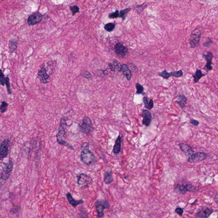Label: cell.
I'll return each instance as SVG.
<instances>
[{"mask_svg": "<svg viewBox=\"0 0 218 218\" xmlns=\"http://www.w3.org/2000/svg\"><path fill=\"white\" fill-rule=\"evenodd\" d=\"M82 146L83 148L80 155L81 161L82 162L86 165H90L96 162V158L89 148L88 144L86 143L85 146L84 145Z\"/></svg>", "mask_w": 218, "mask_h": 218, "instance_id": "1", "label": "cell"}, {"mask_svg": "<svg viewBox=\"0 0 218 218\" xmlns=\"http://www.w3.org/2000/svg\"><path fill=\"white\" fill-rule=\"evenodd\" d=\"M67 122L66 121L64 118H62L61 119V122H60V127L58 129V132L57 134L56 137L57 140L59 144H62L68 146L69 148L71 149H74L73 146L69 144L68 142H66L65 140V136L66 132H65V129L67 127Z\"/></svg>", "mask_w": 218, "mask_h": 218, "instance_id": "2", "label": "cell"}, {"mask_svg": "<svg viewBox=\"0 0 218 218\" xmlns=\"http://www.w3.org/2000/svg\"><path fill=\"white\" fill-rule=\"evenodd\" d=\"M95 206L98 218L104 217V210L109 209L110 207L109 202L104 199H98L96 201Z\"/></svg>", "mask_w": 218, "mask_h": 218, "instance_id": "3", "label": "cell"}, {"mask_svg": "<svg viewBox=\"0 0 218 218\" xmlns=\"http://www.w3.org/2000/svg\"><path fill=\"white\" fill-rule=\"evenodd\" d=\"M80 131L86 135L89 134L93 129V125L90 118L85 116L79 124Z\"/></svg>", "mask_w": 218, "mask_h": 218, "instance_id": "4", "label": "cell"}, {"mask_svg": "<svg viewBox=\"0 0 218 218\" xmlns=\"http://www.w3.org/2000/svg\"><path fill=\"white\" fill-rule=\"evenodd\" d=\"M201 35L200 31L198 28H196L192 32L190 39V47L191 48L196 47L199 45Z\"/></svg>", "mask_w": 218, "mask_h": 218, "instance_id": "5", "label": "cell"}, {"mask_svg": "<svg viewBox=\"0 0 218 218\" xmlns=\"http://www.w3.org/2000/svg\"><path fill=\"white\" fill-rule=\"evenodd\" d=\"M13 164L11 160H9L8 163L5 164L0 173V178L2 180L6 181L8 179L13 170Z\"/></svg>", "mask_w": 218, "mask_h": 218, "instance_id": "6", "label": "cell"}, {"mask_svg": "<svg viewBox=\"0 0 218 218\" xmlns=\"http://www.w3.org/2000/svg\"><path fill=\"white\" fill-rule=\"evenodd\" d=\"M114 50L116 54L118 57L124 58L127 56L129 49L122 43L118 42L115 45Z\"/></svg>", "mask_w": 218, "mask_h": 218, "instance_id": "7", "label": "cell"}, {"mask_svg": "<svg viewBox=\"0 0 218 218\" xmlns=\"http://www.w3.org/2000/svg\"><path fill=\"white\" fill-rule=\"evenodd\" d=\"M37 78L41 83L46 84L49 82L50 76L48 74L47 69L44 66H42L37 72Z\"/></svg>", "mask_w": 218, "mask_h": 218, "instance_id": "8", "label": "cell"}, {"mask_svg": "<svg viewBox=\"0 0 218 218\" xmlns=\"http://www.w3.org/2000/svg\"><path fill=\"white\" fill-rule=\"evenodd\" d=\"M77 177L78 178L77 183L79 185L88 187L92 182L91 177L85 173H81Z\"/></svg>", "mask_w": 218, "mask_h": 218, "instance_id": "9", "label": "cell"}, {"mask_svg": "<svg viewBox=\"0 0 218 218\" xmlns=\"http://www.w3.org/2000/svg\"><path fill=\"white\" fill-rule=\"evenodd\" d=\"M42 18V15L39 12H37L29 16L27 19V22L29 26H34L39 23Z\"/></svg>", "mask_w": 218, "mask_h": 218, "instance_id": "10", "label": "cell"}, {"mask_svg": "<svg viewBox=\"0 0 218 218\" xmlns=\"http://www.w3.org/2000/svg\"><path fill=\"white\" fill-rule=\"evenodd\" d=\"M207 157V154L205 152H198L193 153L188 158V162L190 163L201 162L206 159Z\"/></svg>", "mask_w": 218, "mask_h": 218, "instance_id": "11", "label": "cell"}, {"mask_svg": "<svg viewBox=\"0 0 218 218\" xmlns=\"http://www.w3.org/2000/svg\"><path fill=\"white\" fill-rule=\"evenodd\" d=\"M10 145V142L8 139L3 141L0 146V157L4 158L7 157L9 153L8 148Z\"/></svg>", "mask_w": 218, "mask_h": 218, "instance_id": "12", "label": "cell"}, {"mask_svg": "<svg viewBox=\"0 0 218 218\" xmlns=\"http://www.w3.org/2000/svg\"><path fill=\"white\" fill-rule=\"evenodd\" d=\"M203 58L206 61V64L204 68V69L206 70L207 71H209L212 70V60L213 58V55L211 51L207 52L206 54L202 55Z\"/></svg>", "mask_w": 218, "mask_h": 218, "instance_id": "13", "label": "cell"}, {"mask_svg": "<svg viewBox=\"0 0 218 218\" xmlns=\"http://www.w3.org/2000/svg\"><path fill=\"white\" fill-rule=\"evenodd\" d=\"M142 116L143 117L142 120L143 124L146 127H149L150 125L152 119L151 113L148 110H144L142 112Z\"/></svg>", "mask_w": 218, "mask_h": 218, "instance_id": "14", "label": "cell"}, {"mask_svg": "<svg viewBox=\"0 0 218 218\" xmlns=\"http://www.w3.org/2000/svg\"><path fill=\"white\" fill-rule=\"evenodd\" d=\"M213 212V210L212 209L207 207L197 213L196 216L199 218H207Z\"/></svg>", "mask_w": 218, "mask_h": 218, "instance_id": "15", "label": "cell"}, {"mask_svg": "<svg viewBox=\"0 0 218 218\" xmlns=\"http://www.w3.org/2000/svg\"><path fill=\"white\" fill-rule=\"evenodd\" d=\"M66 197L68 201L69 202L70 204L74 207H76L78 205L83 204L84 201L82 199L80 200H76L72 197V195L70 193H68L66 195Z\"/></svg>", "mask_w": 218, "mask_h": 218, "instance_id": "16", "label": "cell"}, {"mask_svg": "<svg viewBox=\"0 0 218 218\" xmlns=\"http://www.w3.org/2000/svg\"><path fill=\"white\" fill-rule=\"evenodd\" d=\"M179 147L186 156H189L193 153V150L192 147L188 144L185 143L179 144Z\"/></svg>", "mask_w": 218, "mask_h": 218, "instance_id": "17", "label": "cell"}, {"mask_svg": "<svg viewBox=\"0 0 218 218\" xmlns=\"http://www.w3.org/2000/svg\"><path fill=\"white\" fill-rule=\"evenodd\" d=\"M122 137L119 135L118 137L115 142V145L113 149V152L114 154H117L120 152L122 149Z\"/></svg>", "mask_w": 218, "mask_h": 218, "instance_id": "18", "label": "cell"}, {"mask_svg": "<svg viewBox=\"0 0 218 218\" xmlns=\"http://www.w3.org/2000/svg\"><path fill=\"white\" fill-rule=\"evenodd\" d=\"M187 102V98L183 95H179L176 98L175 102L182 109L184 108L186 106Z\"/></svg>", "mask_w": 218, "mask_h": 218, "instance_id": "19", "label": "cell"}, {"mask_svg": "<svg viewBox=\"0 0 218 218\" xmlns=\"http://www.w3.org/2000/svg\"><path fill=\"white\" fill-rule=\"evenodd\" d=\"M121 71L127 80L130 81L132 77V72L127 64H123L122 65Z\"/></svg>", "mask_w": 218, "mask_h": 218, "instance_id": "20", "label": "cell"}, {"mask_svg": "<svg viewBox=\"0 0 218 218\" xmlns=\"http://www.w3.org/2000/svg\"><path fill=\"white\" fill-rule=\"evenodd\" d=\"M113 178L112 177V172L111 170L110 171H107L104 174V181L106 185H109L113 182Z\"/></svg>", "mask_w": 218, "mask_h": 218, "instance_id": "21", "label": "cell"}, {"mask_svg": "<svg viewBox=\"0 0 218 218\" xmlns=\"http://www.w3.org/2000/svg\"><path fill=\"white\" fill-rule=\"evenodd\" d=\"M206 74L202 73V71L201 70L197 69L195 73L193 74V77L194 79V83H197L199 80L202 77L206 76Z\"/></svg>", "mask_w": 218, "mask_h": 218, "instance_id": "22", "label": "cell"}, {"mask_svg": "<svg viewBox=\"0 0 218 218\" xmlns=\"http://www.w3.org/2000/svg\"><path fill=\"white\" fill-rule=\"evenodd\" d=\"M174 191L177 193L184 194L187 192L186 185H178L174 189Z\"/></svg>", "mask_w": 218, "mask_h": 218, "instance_id": "23", "label": "cell"}, {"mask_svg": "<svg viewBox=\"0 0 218 218\" xmlns=\"http://www.w3.org/2000/svg\"><path fill=\"white\" fill-rule=\"evenodd\" d=\"M9 52L13 53L16 50L18 47V42L14 39H11L9 41Z\"/></svg>", "mask_w": 218, "mask_h": 218, "instance_id": "24", "label": "cell"}, {"mask_svg": "<svg viewBox=\"0 0 218 218\" xmlns=\"http://www.w3.org/2000/svg\"><path fill=\"white\" fill-rule=\"evenodd\" d=\"M147 7V4L146 3H142V4H140V5H134L133 6V8L136 10V12L138 14H140L142 13L144 10Z\"/></svg>", "mask_w": 218, "mask_h": 218, "instance_id": "25", "label": "cell"}, {"mask_svg": "<svg viewBox=\"0 0 218 218\" xmlns=\"http://www.w3.org/2000/svg\"><path fill=\"white\" fill-rule=\"evenodd\" d=\"M143 101L144 104V107L147 110H150L153 108L154 104L152 98L150 99L149 102H148V98L146 97H144L143 98Z\"/></svg>", "mask_w": 218, "mask_h": 218, "instance_id": "26", "label": "cell"}, {"mask_svg": "<svg viewBox=\"0 0 218 218\" xmlns=\"http://www.w3.org/2000/svg\"><path fill=\"white\" fill-rule=\"evenodd\" d=\"M132 8L129 7L124 9H122L119 12V18H122L123 21H124L127 17V15L131 10Z\"/></svg>", "mask_w": 218, "mask_h": 218, "instance_id": "27", "label": "cell"}, {"mask_svg": "<svg viewBox=\"0 0 218 218\" xmlns=\"http://www.w3.org/2000/svg\"><path fill=\"white\" fill-rule=\"evenodd\" d=\"M116 27V24L112 23H109L105 24L104 26V29L107 32H112Z\"/></svg>", "mask_w": 218, "mask_h": 218, "instance_id": "28", "label": "cell"}, {"mask_svg": "<svg viewBox=\"0 0 218 218\" xmlns=\"http://www.w3.org/2000/svg\"><path fill=\"white\" fill-rule=\"evenodd\" d=\"M127 64L131 72L132 71L135 73H137L138 72V68L136 64L132 62L128 63Z\"/></svg>", "mask_w": 218, "mask_h": 218, "instance_id": "29", "label": "cell"}, {"mask_svg": "<svg viewBox=\"0 0 218 218\" xmlns=\"http://www.w3.org/2000/svg\"><path fill=\"white\" fill-rule=\"evenodd\" d=\"M112 64L115 67L116 70L118 71H121L122 67L121 64L118 61L115 59H112Z\"/></svg>", "mask_w": 218, "mask_h": 218, "instance_id": "30", "label": "cell"}, {"mask_svg": "<svg viewBox=\"0 0 218 218\" xmlns=\"http://www.w3.org/2000/svg\"><path fill=\"white\" fill-rule=\"evenodd\" d=\"M158 75L165 79H168L169 78L171 77L170 73H168L166 70H165L162 72L158 73Z\"/></svg>", "mask_w": 218, "mask_h": 218, "instance_id": "31", "label": "cell"}, {"mask_svg": "<svg viewBox=\"0 0 218 218\" xmlns=\"http://www.w3.org/2000/svg\"><path fill=\"white\" fill-rule=\"evenodd\" d=\"M170 74H171V76L174 77L175 78H179L183 76V72H182V70H180L178 71L170 72Z\"/></svg>", "mask_w": 218, "mask_h": 218, "instance_id": "32", "label": "cell"}, {"mask_svg": "<svg viewBox=\"0 0 218 218\" xmlns=\"http://www.w3.org/2000/svg\"><path fill=\"white\" fill-rule=\"evenodd\" d=\"M136 88L137 90L136 93L137 94H142L144 90V88L142 84H140L138 82L136 83Z\"/></svg>", "mask_w": 218, "mask_h": 218, "instance_id": "33", "label": "cell"}, {"mask_svg": "<svg viewBox=\"0 0 218 218\" xmlns=\"http://www.w3.org/2000/svg\"><path fill=\"white\" fill-rule=\"evenodd\" d=\"M213 43V41L212 39L210 37H208L207 38L206 41L202 43V45L205 47L208 48L211 46Z\"/></svg>", "mask_w": 218, "mask_h": 218, "instance_id": "34", "label": "cell"}, {"mask_svg": "<svg viewBox=\"0 0 218 218\" xmlns=\"http://www.w3.org/2000/svg\"><path fill=\"white\" fill-rule=\"evenodd\" d=\"M70 9L71 10L72 13V15H75L77 13L80 12V9L79 7L77 5H74L73 6H70Z\"/></svg>", "mask_w": 218, "mask_h": 218, "instance_id": "35", "label": "cell"}, {"mask_svg": "<svg viewBox=\"0 0 218 218\" xmlns=\"http://www.w3.org/2000/svg\"><path fill=\"white\" fill-rule=\"evenodd\" d=\"M8 107V104L5 101H3L0 105V111L1 113H4L7 111Z\"/></svg>", "mask_w": 218, "mask_h": 218, "instance_id": "36", "label": "cell"}, {"mask_svg": "<svg viewBox=\"0 0 218 218\" xmlns=\"http://www.w3.org/2000/svg\"><path fill=\"white\" fill-rule=\"evenodd\" d=\"M5 84H6V87H7L8 93L9 95H10V94H12V91H11V88H10V81H9V78L8 77V76H7L6 77V83H5Z\"/></svg>", "mask_w": 218, "mask_h": 218, "instance_id": "37", "label": "cell"}, {"mask_svg": "<svg viewBox=\"0 0 218 218\" xmlns=\"http://www.w3.org/2000/svg\"><path fill=\"white\" fill-rule=\"evenodd\" d=\"M6 83V78L4 76V74L1 70H0V84L1 86H4Z\"/></svg>", "mask_w": 218, "mask_h": 218, "instance_id": "38", "label": "cell"}, {"mask_svg": "<svg viewBox=\"0 0 218 218\" xmlns=\"http://www.w3.org/2000/svg\"><path fill=\"white\" fill-rule=\"evenodd\" d=\"M119 11L118 10H116L115 12L110 13L108 15L109 18L110 19L117 18L119 17Z\"/></svg>", "mask_w": 218, "mask_h": 218, "instance_id": "39", "label": "cell"}, {"mask_svg": "<svg viewBox=\"0 0 218 218\" xmlns=\"http://www.w3.org/2000/svg\"><path fill=\"white\" fill-rule=\"evenodd\" d=\"M82 76H83L84 77L88 78V79H90V78H92L91 74L89 72H88V71H85L83 72L82 73Z\"/></svg>", "mask_w": 218, "mask_h": 218, "instance_id": "40", "label": "cell"}, {"mask_svg": "<svg viewBox=\"0 0 218 218\" xmlns=\"http://www.w3.org/2000/svg\"><path fill=\"white\" fill-rule=\"evenodd\" d=\"M175 213L177 214H178L179 216H182L183 215V213H184V211H183V209L180 207H178L176 208V210L175 211Z\"/></svg>", "mask_w": 218, "mask_h": 218, "instance_id": "41", "label": "cell"}, {"mask_svg": "<svg viewBox=\"0 0 218 218\" xmlns=\"http://www.w3.org/2000/svg\"><path fill=\"white\" fill-rule=\"evenodd\" d=\"M20 209H21V208H20V207H16L13 208V209L11 210L10 212H11L12 213L15 214V213H18V212L20 211Z\"/></svg>", "mask_w": 218, "mask_h": 218, "instance_id": "42", "label": "cell"}, {"mask_svg": "<svg viewBox=\"0 0 218 218\" xmlns=\"http://www.w3.org/2000/svg\"><path fill=\"white\" fill-rule=\"evenodd\" d=\"M190 122L192 124H193L195 126H198L199 124V122L197 120H195V119H191Z\"/></svg>", "mask_w": 218, "mask_h": 218, "instance_id": "43", "label": "cell"}, {"mask_svg": "<svg viewBox=\"0 0 218 218\" xmlns=\"http://www.w3.org/2000/svg\"><path fill=\"white\" fill-rule=\"evenodd\" d=\"M109 68H110V70H111L112 71H113V72H115V71H116V69H115V67H114V65H113V64H112L109 63Z\"/></svg>", "mask_w": 218, "mask_h": 218, "instance_id": "44", "label": "cell"}, {"mask_svg": "<svg viewBox=\"0 0 218 218\" xmlns=\"http://www.w3.org/2000/svg\"><path fill=\"white\" fill-rule=\"evenodd\" d=\"M0 160H1V157H0Z\"/></svg>", "mask_w": 218, "mask_h": 218, "instance_id": "45", "label": "cell"}]
</instances>
